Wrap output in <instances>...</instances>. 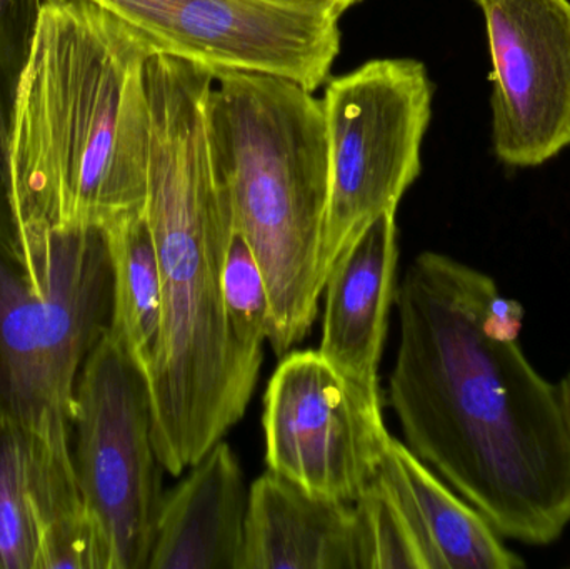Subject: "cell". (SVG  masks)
I'll use <instances>...</instances> for the list:
<instances>
[{
  "mask_svg": "<svg viewBox=\"0 0 570 569\" xmlns=\"http://www.w3.org/2000/svg\"><path fill=\"white\" fill-rule=\"evenodd\" d=\"M389 404L405 447L505 540L549 547L570 524V426L528 360L524 307L489 274L419 254L395 293Z\"/></svg>",
  "mask_w": 570,
  "mask_h": 569,
  "instance_id": "obj_1",
  "label": "cell"
},
{
  "mask_svg": "<svg viewBox=\"0 0 570 569\" xmlns=\"http://www.w3.org/2000/svg\"><path fill=\"white\" fill-rule=\"evenodd\" d=\"M216 72L170 56L147 62L150 153L144 214L163 279V331L147 376L153 438L167 473L194 467L253 400L263 357L237 344L224 307L236 233L210 120Z\"/></svg>",
  "mask_w": 570,
  "mask_h": 569,
  "instance_id": "obj_2",
  "label": "cell"
},
{
  "mask_svg": "<svg viewBox=\"0 0 570 569\" xmlns=\"http://www.w3.org/2000/svg\"><path fill=\"white\" fill-rule=\"evenodd\" d=\"M153 56L94 3L40 2L7 140L17 246L33 227L106 229L144 210Z\"/></svg>",
  "mask_w": 570,
  "mask_h": 569,
  "instance_id": "obj_3",
  "label": "cell"
},
{
  "mask_svg": "<svg viewBox=\"0 0 570 569\" xmlns=\"http://www.w3.org/2000/svg\"><path fill=\"white\" fill-rule=\"evenodd\" d=\"M210 120L236 230L269 290V344L281 360L307 336L324 291L328 150L322 102L285 77L223 70L210 94Z\"/></svg>",
  "mask_w": 570,
  "mask_h": 569,
  "instance_id": "obj_4",
  "label": "cell"
},
{
  "mask_svg": "<svg viewBox=\"0 0 570 569\" xmlns=\"http://www.w3.org/2000/svg\"><path fill=\"white\" fill-rule=\"evenodd\" d=\"M112 316V264L99 227L30 229L0 243V418L76 416L80 370Z\"/></svg>",
  "mask_w": 570,
  "mask_h": 569,
  "instance_id": "obj_5",
  "label": "cell"
},
{
  "mask_svg": "<svg viewBox=\"0 0 570 569\" xmlns=\"http://www.w3.org/2000/svg\"><path fill=\"white\" fill-rule=\"evenodd\" d=\"M434 86L415 59H375L327 80L328 199L322 283L362 230L395 213L422 170ZM324 293V291H322Z\"/></svg>",
  "mask_w": 570,
  "mask_h": 569,
  "instance_id": "obj_6",
  "label": "cell"
},
{
  "mask_svg": "<svg viewBox=\"0 0 570 569\" xmlns=\"http://www.w3.org/2000/svg\"><path fill=\"white\" fill-rule=\"evenodd\" d=\"M73 430L80 490L109 540L112 568L147 569L166 470L146 373L109 334L80 370Z\"/></svg>",
  "mask_w": 570,
  "mask_h": 569,
  "instance_id": "obj_7",
  "label": "cell"
},
{
  "mask_svg": "<svg viewBox=\"0 0 570 569\" xmlns=\"http://www.w3.org/2000/svg\"><path fill=\"white\" fill-rule=\"evenodd\" d=\"M266 464L307 493L354 503L377 477L392 436L382 396L318 351H288L264 394Z\"/></svg>",
  "mask_w": 570,
  "mask_h": 569,
  "instance_id": "obj_8",
  "label": "cell"
},
{
  "mask_svg": "<svg viewBox=\"0 0 570 569\" xmlns=\"http://www.w3.org/2000/svg\"><path fill=\"white\" fill-rule=\"evenodd\" d=\"M50 2V0H39ZM132 30L154 56L214 72L271 73L315 90L341 50L338 17L271 0H80Z\"/></svg>",
  "mask_w": 570,
  "mask_h": 569,
  "instance_id": "obj_9",
  "label": "cell"
},
{
  "mask_svg": "<svg viewBox=\"0 0 570 569\" xmlns=\"http://www.w3.org/2000/svg\"><path fill=\"white\" fill-rule=\"evenodd\" d=\"M491 57L492 150L512 169L570 147V0H474Z\"/></svg>",
  "mask_w": 570,
  "mask_h": 569,
  "instance_id": "obj_10",
  "label": "cell"
},
{
  "mask_svg": "<svg viewBox=\"0 0 570 569\" xmlns=\"http://www.w3.org/2000/svg\"><path fill=\"white\" fill-rule=\"evenodd\" d=\"M374 481L401 524L417 569L525 568L488 518L395 438Z\"/></svg>",
  "mask_w": 570,
  "mask_h": 569,
  "instance_id": "obj_11",
  "label": "cell"
},
{
  "mask_svg": "<svg viewBox=\"0 0 570 569\" xmlns=\"http://www.w3.org/2000/svg\"><path fill=\"white\" fill-rule=\"evenodd\" d=\"M399 246L395 213L372 220L325 281L318 353L335 370L381 396L382 353L395 303Z\"/></svg>",
  "mask_w": 570,
  "mask_h": 569,
  "instance_id": "obj_12",
  "label": "cell"
},
{
  "mask_svg": "<svg viewBox=\"0 0 570 569\" xmlns=\"http://www.w3.org/2000/svg\"><path fill=\"white\" fill-rule=\"evenodd\" d=\"M164 493L147 569H240L249 491L226 441Z\"/></svg>",
  "mask_w": 570,
  "mask_h": 569,
  "instance_id": "obj_13",
  "label": "cell"
},
{
  "mask_svg": "<svg viewBox=\"0 0 570 569\" xmlns=\"http://www.w3.org/2000/svg\"><path fill=\"white\" fill-rule=\"evenodd\" d=\"M240 569H365L354 503L269 471L250 487Z\"/></svg>",
  "mask_w": 570,
  "mask_h": 569,
  "instance_id": "obj_14",
  "label": "cell"
},
{
  "mask_svg": "<svg viewBox=\"0 0 570 569\" xmlns=\"http://www.w3.org/2000/svg\"><path fill=\"white\" fill-rule=\"evenodd\" d=\"M73 421L49 413L36 424L33 511L39 569H114L109 540L80 490L70 433Z\"/></svg>",
  "mask_w": 570,
  "mask_h": 569,
  "instance_id": "obj_15",
  "label": "cell"
},
{
  "mask_svg": "<svg viewBox=\"0 0 570 569\" xmlns=\"http://www.w3.org/2000/svg\"><path fill=\"white\" fill-rule=\"evenodd\" d=\"M112 264V316L107 334L149 373L163 331V279L144 210L107 226Z\"/></svg>",
  "mask_w": 570,
  "mask_h": 569,
  "instance_id": "obj_16",
  "label": "cell"
},
{
  "mask_svg": "<svg viewBox=\"0 0 570 569\" xmlns=\"http://www.w3.org/2000/svg\"><path fill=\"white\" fill-rule=\"evenodd\" d=\"M36 424L0 418V569H39Z\"/></svg>",
  "mask_w": 570,
  "mask_h": 569,
  "instance_id": "obj_17",
  "label": "cell"
},
{
  "mask_svg": "<svg viewBox=\"0 0 570 569\" xmlns=\"http://www.w3.org/2000/svg\"><path fill=\"white\" fill-rule=\"evenodd\" d=\"M223 293L227 323L237 344L263 357L271 331L269 290L249 243L237 230L224 267Z\"/></svg>",
  "mask_w": 570,
  "mask_h": 569,
  "instance_id": "obj_18",
  "label": "cell"
},
{
  "mask_svg": "<svg viewBox=\"0 0 570 569\" xmlns=\"http://www.w3.org/2000/svg\"><path fill=\"white\" fill-rule=\"evenodd\" d=\"M39 0H0V243L17 246L7 184V140L17 79L29 50Z\"/></svg>",
  "mask_w": 570,
  "mask_h": 569,
  "instance_id": "obj_19",
  "label": "cell"
},
{
  "mask_svg": "<svg viewBox=\"0 0 570 569\" xmlns=\"http://www.w3.org/2000/svg\"><path fill=\"white\" fill-rule=\"evenodd\" d=\"M284 6L302 7V9L321 10L341 19L348 9L357 6L362 0H271Z\"/></svg>",
  "mask_w": 570,
  "mask_h": 569,
  "instance_id": "obj_20",
  "label": "cell"
},
{
  "mask_svg": "<svg viewBox=\"0 0 570 569\" xmlns=\"http://www.w3.org/2000/svg\"><path fill=\"white\" fill-rule=\"evenodd\" d=\"M559 390H561L562 404H564L566 416H568L570 426V370L559 383Z\"/></svg>",
  "mask_w": 570,
  "mask_h": 569,
  "instance_id": "obj_21",
  "label": "cell"
}]
</instances>
